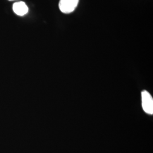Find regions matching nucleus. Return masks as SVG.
I'll return each instance as SVG.
<instances>
[{
	"label": "nucleus",
	"instance_id": "nucleus-1",
	"mask_svg": "<svg viewBox=\"0 0 153 153\" xmlns=\"http://www.w3.org/2000/svg\"><path fill=\"white\" fill-rule=\"evenodd\" d=\"M79 0H60L59 7L62 13L69 14L76 9Z\"/></svg>",
	"mask_w": 153,
	"mask_h": 153
},
{
	"label": "nucleus",
	"instance_id": "nucleus-2",
	"mask_svg": "<svg viewBox=\"0 0 153 153\" xmlns=\"http://www.w3.org/2000/svg\"><path fill=\"white\" fill-rule=\"evenodd\" d=\"M142 105L143 109L148 114L152 115L153 113V100L151 95L147 91L141 93Z\"/></svg>",
	"mask_w": 153,
	"mask_h": 153
},
{
	"label": "nucleus",
	"instance_id": "nucleus-3",
	"mask_svg": "<svg viewBox=\"0 0 153 153\" xmlns=\"http://www.w3.org/2000/svg\"><path fill=\"white\" fill-rule=\"evenodd\" d=\"M13 10L16 15L23 16L27 13L28 8L24 2L21 1L14 4L13 6Z\"/></svg>",
	"mask_w": 153,
	"mask_h": 153
},
{
	"label": "nucleus",
	"instance_id": "nucleus-4",
	"mask_svg": "<svg viewBox=\"0 0 153 153\" xmlns=\"http://www.w3.org/2000/svg\"><path fill=\"white\" fill-rule=\"evenodd\" d=\"M10 1H13V0H10Z\"/></svg>",
	"mask_w": 153,
	"mask_h": 153
}]
</instances>
